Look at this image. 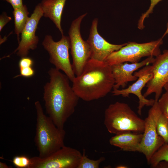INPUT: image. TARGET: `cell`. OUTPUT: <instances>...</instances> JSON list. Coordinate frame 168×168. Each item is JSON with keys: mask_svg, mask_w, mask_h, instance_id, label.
<instances>
[{"mask_svg": "<svg viewBox=\"0 0 168 168\" xmlns=\"http://www.w3.org/2000/svg\"><path fill=\"white\" fill-rule=\"evenodd\" d=\"M34 64L33 60L27 56L21 58L18 63L19 68L27 67H32Z\"/></svg>", "mask_w": 168, "mask_h": 168, "instance_id": "obj_25", "label": "cell"}, {"mask_svg": "<svg viewBox=\"0 0 168 168\" xmlns=\"http://www.w3.org/2000/svg\"><path fill=\"white\" fill-rule=\"evenodd\" d=\"M133 75L138 77L135 82L125 89H113L111 93L114 96L121 95L124 97H128L130 94L135 95L139 100L138 113L141 115L144 107L152 106L156 101L155 99H146L142 93L143 88L152 78L153 73L146 72L141 69L135 72Z\"/></svg>", "mask_w": 168, "mask_h": 168, "instance_id": "obj_13", "label": "cell"}, {"mask_svg": "<svg viewBox=\"0 0 168 168\" xmlns=\"http://www.w3.org/2000/svg\"><path fill=\"white\" fill-rule=\"evenodd\" d=\"M154 59V57L150 56L141 62L131 63L126 62L110 66L115 81L113 90L119 89L120 87L124 88L128 82L136 81L138 77L133 74V72L143 66L152 63Z\"/></svg>", "mask_w": 168, "mask_h": 168, "instance_id": "obj_14", "label": "cell"}, {"mask_svg": "<svg viewBox=\"0 0 168 168\" xmlns=\"http://www.w3.org/2000/svg\"><path fill=\"white\" fill-rule=\"evenodd\" d=\"M163 88L165 89L166 91H168V82L165 84Z\"/></svg>", "mask_w": 168, "mask_h": 168, "instance_id": "obj_31", "label": "cell"}, {"mask_svg": "<svg viewBox=\"0 0 168 168\" xmlns=\"http://www.w3.org/2000/svg\"><path fill=\"white\" fill-rule=\"evenodd\" d=\"M158 135L164 140L165 143H168V117L162 113L159 116L156 124Z\"/></svg>", "mask_w": 168, "mask_h": 168, "instance_id": "obj_19", "label": "cell"}, {"mask_svg": "<svg viewBox=\"0 0 168 168\" xmlns=\"http://www.w3.org/2000/svg\"><path fill=\"white\" fill-rule=\"evenodd\" d=\"M152 64L142 68L146 72L153 73L152 78L146 85L147 89L143 95L146 98L154 93L155 100L157 101L164 85L168 82V49L156 57Z\"/></svg>", "mask_w": 168, "mask_h": 168, "instance_id": "obj_10", "label": "cell"}, {"mask_svg": "<svg viewBox=\"0 0 168 168\" xmlns=\"http://www.w3.org/2000/svg\"><path fill=\"white\" fill-rule=\"evenodd\" d=\"M0 168H11L8 166L6 163L2 162H0Z\"/></svg>", "mask_w": 168, "mask_h": 168, "instance_id": "obj_29", "label": "cell"}, {"mask_svg": "<svg viewBox=\"0 0 168 168\" xmlns=\"http://www.w3.org/2000/svg\"><path fill=\"white\" fill-rule=\"evenodd\" d=\"M87 13H84L74 19L72 22L68 30L70 40V53L72 67L76 76L79 75L87 62L90 59L91 50L86 41L84 40L81 35L80 26Z\"/></svg>", "mask_w": 168, "mask_h": 168, "instance_id": "obj_7", "label": "cell"}, {"mask_svg": "<svg viewBox=\"0 0 168 168\" xmlns=\"http://www.w3.org/2000/svg\"><path fill=\"white\" fill-rule=\"evenodd\" d=\"M105 160L104 157H101L97 160L91 159L86 155L85 150L83 149L77 168H99L100 164Z\"/></svg>", "mask_w": 168, "mask_h": 168, "instance_id": "obj_20", "label": "cell"}, {"mask_svg": "<svg viewBox=\"0 0 168 168\" xmlns=\"http://www.w3.org/2000/svg\"><path fill=\"white\" fill-rule=\"evenodd\" d=\"M67 0H42L40 3L44 16L51 20L62 35L63 32L61 25L62 16Z\"/></svg>", "mask_w": 168, "mask_h": 168, "instance_id": "obj_16", "label": "cell"}, {"mask_svg": "<svg viewBox=\"0 0 168 168\" xmlns=\"http://www.w3.org/2000/svg\"><path fill=\"white\" fill-rule=\"evenodd\" d=\"M144 123V120L126 103L116 102L110 105L105 111L104 124L111 134L126 132L142 133Z\"/></svg>", "mask_w": 168, "mask_h": 168, "instance_id": "obj_4", "label": "cell"}, {"mask_svg": "<svg viewBox=\"0 0 168 168\" xmlns=\"http://www.w3.org/2000/svg\"><path fill=\"white\" fill-rule=\"evenodd\" d=\"M9 3L13 9L19 7L23 5V0H2Z\"/></svg>", "mask_w": 168, "mask_h": 168, "instance_id": "obj_27", "label": "cell"}, {"mask_svg": "<svg viewBox=\"0 0 168 168\" xmlns=\"http://www.w3.org/2000/svg\"><path fill=\"white\" fill-rule=\"evenodd\" d=\"M168 34V22L167 23L166 25V30L163 34L162 38H163L164 36H165L166 35Z\"/></svg>", "mask_w": 168, "mask_h": 168, "instance_id": "obj_30", "label": "cell"}, {"mask_svg": "<svg viewBox=\"0 0 168 168\" xmlns=\"http://www.w3.org/2000/svg\"><path fill=\"white\" fill-rule=\"evenodd\" d=\"M162 0H150V7L147 11L142 14L138 21V27L139 29L142 30L144 28V21L145 19L148 17L150 14L153 12L155 6Z\"/></svg>", "mask_w": 168, "mask_h": 168, "instance_id": "obj_22", "label": "cell"}, {"mask_svg": "<svg viewBox=\"0 0 168 168\" xmlns=\"http://www.w3.org/2000/svg\"><path fill=\"white\" fill-rule=\"evenodd\" d=\"M19 68L20 74L15 77H22L29 78L33 77L35 74V71L32 67H27Z\"/></svg>", "mask_w": 168, "mask_h": 168, "instance_id": "obj_24", "label": "cell"}, {"mask_svg": "<svg viewBox=\"0 0 168 168\" xmlns=\"http://www.w3.org/2000/svg\"><path fill=\"white\" fill-rule=\"evenodd\" d=\"M36 112V134L35 142L39 152V156L46 157L64 145L66 132L54 124L44 112L39 101L35 103Z\"/></svg>", "mask_w": 168, "mask_h": 168, "instance_id": "obj_3", "label": "cell"}, {"mask_svg": "<svg viewBox=\"0 0 168 168\" xmlns=\"http://www.w3.org/2000/svg\"><path fill=\"white\" fill-rule=\"evenodd\" d=\"M43 16V12L39 3L35 6L22 31L17 47L12 54L2 58L9 57L15 53L21 58L27 56L30 50L36 49L39 38L35 33L39 21Z\"/></svg>", "mask_w": 168, "mask_h": 168, "instance_id": "obj_11", "label": "cell"}, {"mask_svg": "<svg viewBox=\"0 0 168 168\" xmlns=\"http://www.w3.org/2000/svg\"><path fill=\"white\" fill-rule=\"evenodd\" d=\"M98 24V19L95 18L92 22L87 40L91 50L90 59L105 62L111 54L119 49L127 43L116 44L109 43L99 34L97 30Z\"/></svg>", "mask_w": 168, "mask_h": 168, "instance_id": "obj_12", "label": "cell"}, {"mask_svg": "<svg viewBox=\"0 0 168 168\" xmlns=\"http://www.w3.org/2000/svg\"><path fill=\"white\" fill-rule=\"evenodd\" d=\"M12 13L14 18L15 32L19 43L20 34L29 19L30 13L26 6L23 4L21 7L13 9Z\"/></svg>", "mask_w": 168, "mask_h": 168, "instance_id": "obj_17", "label": "cell"}, {"mask_svg": "<svg viewBox=\"0 0 168 168\" xmlns=\"http://www.w3.org/2000/svg\"><path fill=\"white\" fill-rule=\"evenodd\" d=\"M157 102L161 113L168 117V91L163 94Z\"/></svg>", "mask_w": 168, "mask_h": 168, "instance_id": "obj_23", "label": "cell"}, {"mask_svg": "<svg viewBox=\"0 0 168 168\" xmlns=\"http://www.w3.org/2000/svg\"><path fill=\"white\" fill-rule=\"evenodd\" d=\"M12 162L17 168H29L30 158L24 155L16 156L13 157Z\"/></svg>", "mask_w": 168, "mask_h": 168, "instance_id": "obj_21", "label": "cell"}, {"mask_svg": "<svg viewBox=\"0 0 168 168\" xmlns=\"http://www.w3.org/2000/svg\"><path fill=\"white\" fill-rule=\"evenodd\" d=\"M12 20L11 17L8 16L6 13L3 12L0 16V32L4 26Z\"/></svg>", "mask_w": 168, "mask_h": 168, "instance_id": "obj_26", "label": "cell"}, {"mask_svg": "<svg viewBox=\"0 0 168 168\" xmlns=\"http://www.w3.org/2000/svg\"><path fill=\"white\" fill-rule=\"evenodd\" d=\"M156 168H168V162L165 161H162L160 162L156 166Z\"/></svg>", "mask_w": 168, "mask_h": 168, "instance_id": "obj_28", "label": "cell"}, {"mask_svg": "<svg viewBox=\"0 0 168 168\" xmlns=\"http://www.w3.org/2000/svg\"><path fill=\"white\" fill-rule=\"evenodd\" d=\"M161 113L157 102L156 101L144 119V130L139 152L145 155L148 164L153 154L165 143L158 135L156 129L157 122Z\"/></svg>", "mask_w": 168, "mask_h": 168, "instance_id": "obj_9", "label": "cell"}, {"mask_svg": "<svg viewBox=\"0 0 168 168\" xmlns=\"http://www.w3.org/2000/svg\"><path fill=\"white\" fill-rule=\"evenodd\" d=\"M128 167H127V166H126L124 165H120L116 167V168H126Z\"/></svg>", "mask_w": 168, "mask_h": 168, "instance_id": "obj_32", "label": "cell"}, {"mask_svg": "<svg viewBox=\"0 0 168 168\" xmlns=\"http://www.w3.org/2000/svg\"><path fill=\"white\" fill-rule=\"evenodd\" d=\"M163 43L162 38L144 43L129 42L119 49L111 54L105 62L111 66L126 62H138L144 57H156L161 54L160 47Z\"/></svg>", "mask_w": 168, "mask_h": 168, "instance_id": "obj_5", "label": "cell"}, {"mask_svg": "<svg viewBox=\"0 0 168 168\" xmlns=\"http://www.w3.org/2000/svg\"><path fill=\"white\" fill-rule=\"evenodd\" d=\"M142 135V133H122L111 137L109 142L111 145L118 147L124 151L139 152Z\"/></svg>", "mask_w": 168, "mask_h": 168, "instance_id": "obj_15", "label": "cell"}, {"mask_svg": "<svg viewBox=\"0 0 168 168\" xmlns=\"http://www.w3.org/2000/svg\"><path fill=\"white\" fill-rule=\"evenodd\" d=\"M48 74L49 81L44 87L46 110L55 125L63 129L65 123L74 112L79 98L65 74L51 68Z\"/></svg>", "mask_w": 168, "mask_h": 168, "instance_id": "obj_1", "label": "cell"}, {"mask_svg": "<svg viewBox=\"0 0 168 168\" xmlns=\"http://www.w3.org/2000/svg\"><path fill=\"white\" fill-rule=\"evenodd\" d=\"M72 82V88L79 98L90 101L104 97L112 91L115 81L110 66L105 62L90 59Z\"/></svg>", "mask_w": 168, "mask_h": 168, "instance_id": "obj_2", "label": "cell"}, {"mask_svg": "<svg viewBox=\"0 0 168 168\" xmlns=\"http://www.w3.org/2000/svg\"><path fill=\"white\" fill-rule=\"evenodd\" d=\"M162 161L168 162V143H165L153 154L149 164L152 167L156 168L158 164Z\"/></svg>", "mask_w": 168, "mask_h": 168, "instance_id": "obj_18", "label": "cell"}, {"mask_svg": "<svg viewBox=\"0 0 168 168\" xmlns=\"http://www.w3.org/2000/svg\"><path fill=\"white\" fill-rule=\"evenodd\" d=\"M42 45L49 54L50 62L55 68L63 71L72 82L76 76L70 60L69 51L70 40L69 36L62 35L59 40L55 41L51 35H47Z\"/></svg>", "mask_w": 168, "mask_h": 168, "instance_id": "obj_6", "label": "cell"}, {"mask_svg": "<svg viewBox=\"0 0 168 168\" xmlns=\"http://www.w3.org/2000/svg\"><path fill=\"white\" fill-rule=\"evenodd\" d=\"M82 156L78 150L64 146L46 157H31L29 168H77Z\"/></svg>", "mask_w": 168, "mask_h": 168, "instance_id": "obj_8", "label": "cell"}]
</instances>
